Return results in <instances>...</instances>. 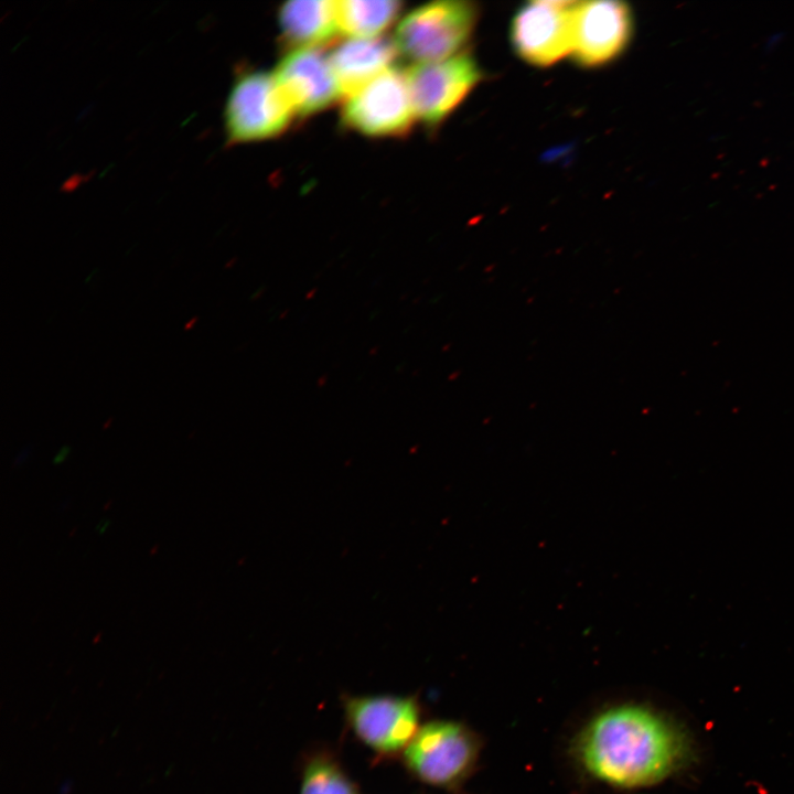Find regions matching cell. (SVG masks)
<instances>
[{
  "instance_id": "1",
  "label": "cell",
  "mask_w": 794,
  "mask_h": 794,
  "mask_svg": "<svg viewBox=\"0 0 794 794\" xmlns=\"http://www.w3.org/2000/svg\"><path fill=\"white\" fill-rule=\"evenodd\" d=\"M573 757L593 779L611 786L653 785L679 769L687 741L663 715L641 705H620L594 716L577 734Z\"/></svg>"
},
{
  "instance_id": "2",
  "label": "cell",
  "mask_w": 794,
  "mask_h": 794,
  "mask_svg": "<svg viewBox=\"0 0 794 794\" xmlns=\"http://www.w3.org/2000/svg\"><path fill=\"white\" fill-rule=\"evenodd\" d=\"M481 748L480 737L468 726L433 720L420 727L403 758L408 772L419 781L454 791L473 773Z\"/></svg>"
},
{
  "instance_id": "3",
  "label": "cell",
  "mask_w": 794,
  "mask_h": 794,
  "mask_svg": "<svg viewBox=\"0 0 794 794\" xmlns=\"http://www.w3.org/2000/svg\"><path fill=\"white\" fill-rule=\"evenodd\" d=\"M479 19L474 2L440 0L409 11L398 23L394 43L416 64L442 61L462 52Z\"/></svg>"
},
{
  "instance_id": "4",
  "label": "cell",
  "mask_w": 794,
  "mask_h": 794,
  "mask_svg": "<svg viewBox=\"0 0 794 794\" xmlns=\"http://www.w3.org/2000/svg\"><path fill=\"white\" fill-rule=\"evenodd\" d=\"M296 116L272 73L244 71L234 79L223 119L228 146L273 139Z\"/></svg>"
},
{
  "instance_id": "5",
  "label": "cell",
  "mask_w": 794,
  "mask_h": 794,
  "mask_svg": "<svg viewBox=\"0 0 794 794\" xmlns=\"http://www.w3.org/2000/svg\"><path fill=\"white\" fill-rule=\"evenodd\" d=\"M343 707L354 734L382 759L404 753L420 729L415 696H345Z\"/></svg>"
},
{
  "instance_id": "6",
  "label": "cell",
  "mask_w": 794,
  "mask_h": 794,
  "mask_svg": "<svg viewBox=\"0 0 794 794\" xmlns=\"http://www.w3.org/2000/svg\"><path fill=\"white\" fill-rule=\"evenodd\" d=\"M345 127L368 137H399L416 118L406 72L390 67L344 97Z\"/></svg>"
},
{
  "instance_id": "7",
  "label": "cell",
  "mask_w": 794,
  "mask_h": 794,
  "mask_svg": "<svg viewBox=\"0 0 794 794\" xmlns=\"http://www.w3.org/2000/svg\"><path fill=\"white\" fill-rule=\"evenodd\" d=\"M406 76L416 118L433 128L459 107L483 73L474 57L463 51L442 61L415 64Z\"/></svg>"
},
{
  "instance_id": "8",
  "label": "cell",
  "mask_w": 794,
  "mask_h": 794,
  "mask_svg": "<svg viewBox=\"0 0 794 794\" xmlns=\"http://www.w3.org/2000/svg\"><path fill=\"white\" fill-rule=\"evenodd\" d=\"M577 1H530L514 14L511 42L526 63L548 67L571 54Z\"/></svg>"
},
{
  "instance_id": "9",
  "label": "cell",
  "mask_w": 794,
  "mask_h": 794,
  "mask_svg": "<svg viewBox=\"0 0 794 794\" xmlns=\"http://www.w3.org/2000/svg\"><path fill=\"white\" fill-rule=\"evenodd\" d=\"M633 14L621 1H577L571 56L583 67L614 61L629 45Z\"/></svg>"
},
{
  "instance_id": "10",
  "label": "cell",
  "mask_w": 794,
  "mask_h": 794,
  "mask_svg": "<svg viewBox=\"0 0 794 794\" xmlns=\"http://www.w3.org/2000/svg\"><path fill=\"white\" fill-rule=\"evenodd\" d=\"M272 74L298 116L318 114L342 96L329 55L318 47L290 50Z\"/></svg>"
},
{
  "instance_id": "11",
  "label": "cell",
  "mask_w": 794,
  "mask_h": 794,
  "mask_svg": "<svg viewBox=\"0 0 794 794\" xmlns=\"http://www.w3.org/2000/svg\"><path fill=\"white\" fill-rule=\"evenodd\" d=\"M398 54L394 41L384 37H350L337 44L329 58L343 97L354 93L388 68Z\"/></svg>"
},
{
  "instance_id": "12",
  "label": "cell",
  "mask_w": 794,
  "mask_h": 794,
  "mask_svg": "<svg viewBox=\"0 0 794 794\" xmlns=\"http://www.w3.org/2000/svg\"><path fill=\"white\" fill-rule=\"evenodd\" d=\"M278 24L282 41L290 50L318 47L339 31L335 1H287L278 10Z\"/></svg>"
},
{
  "instance_id": "13",
  "label": "cell",
  "mask_w": 794,
  "mask_h": 794,
  "mask_svg": "<svg viewBox=\"0 0 794 794\" xmlns=\"http://www.w3.org/2000/svg\"><path fill=\"white\" fill-rule=\"evenodd\" d=\"M339 31L358 39L380 37L399 17L403 2L395 0L335 1Z\"/></svg>"
},
{
  "instance_id": "14",
  "label": "cell",
  "mask_w": 794,
  "mask_h": 794,
  "mask_svg": "<svg viewBox=\"0 0 794 794\" xmlns=\"http://www.w3.org/2000/svg\"><path fill=\"white\" fill-rule=\"evenodd\" d=\"M299 794H360L337 759L329 752L311 754L304 762Z\"/></svg>"
},
{
  "instance_id": "15",
  "label": "cell",
  "mask_w": 794,
  "mask_h": 794,
  "mask_svg": "<svg viewBox=\"0 0 794 794\" xmlns=\"http://www.w3.org/2000/svg\"><path fill=\"white\" fill-rule=\"evenodd\" d=\"M69 452H71V447H68V446H63V447L60 449V451L56 453V455L54 457L53 463H54V464H60V463L64 462V460L67 458V455L69 454Z\"/></svg>"
},
{
  "instance_id": "16",
  "label": "cell",
  "mask_w": 794,
  "mask_h": 794,
  "mask_svg": "<svg viewBox=\"0 0 794 794\" xmlns=\"http://www.w3.org/2000/svg\"><path fill=\"white\" fill-rule=\"evenodd\" d=\"M72 787H73L72 781L66 780L61 784L58 794H71Z\"/></svg>"
},
{
  "instance_id": "17",
  "label": "cell",
  "mask_w": 794,
  "mask_h": 794,
  "mask_svg": "<svg viewBox=\"0 0 794 794\" xmlns=\"http://www.w3.org/2000/svg\"><path fill=\"white\" fill-rule=\"evenodd\" d=\"M108 524H109L108 521H101V522L99 523V525L97 526V530H98L100 534H103L104 532H106V529H107V527H108Z\"/></svg>"
},
{
  "instance_id": "18",
  "label": "cell",
  "mask_w": 794,
  "mask_h": 794,
  "mask_svg": "<svg viewBox=\"0 0 794 794\" xmlns=\"http://www.w3.org/2000/svg\"><path fill=\"white\" fill-rule=\"evenodd\" d=\"M29 452H30L29 449H26V450L24 449V450L20 453V455L17 458L15 462H17L18 464L21 463V461H23V460L26 459Z\"/></svg>"
}]
</instances>
